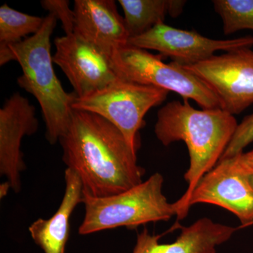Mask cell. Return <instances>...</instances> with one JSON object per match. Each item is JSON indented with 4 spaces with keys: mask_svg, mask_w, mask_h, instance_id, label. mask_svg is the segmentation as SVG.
Here are the masks:
<instances>
[{
    "mask_svg": "<svg viewBox=\"0 0 253 253\" xmlns=\"http://www.w3.org/2000/svg\"><path fill=\"white\" fill-rule=\"evenodd\" d=\"M59 141L63 162L79 176L84 194L106 197L143 182L145 170L136 152L121 130L99 115L73 110Z\"/></svg>",
    "mask_w": 253,
    "mask_h": 253,
    "instance_id": "cell-1",
    "label": "cell"
},
{
    "mask_svg": "<svg viewBox=\"0 0 253 253\" xmlns=\"http://www.w3.org/2000/svg\"><path fill=\"white\" fill-rule=\"evenodd\" d=\"M157 116L154 131L158 140L166 146L184 141L189 151L190 166L184 174L188 188L173 204L177 219H184L195 189L220 161L239 124L234 116L221 108L198 110L187 99L168 103Z\"/></svg>",
    "mask_w": 253,
    "mask_h": 253,
    "instance_id": "cell-2",
    "label": "cell"
},
{
    "mask_svg": "<svg viewBox=\"0 0 253 253\" xmlns=\"http://www.w3.org/2000/svg\"><path fill=\"white\" fill-rule=\"evenodd\" d=\"M54 15L44 18L38 33L9 46L13 61L22 69L18 85L33 95L41 106L46 126V139L56 144L67 130L77 95L66 92L55 73L51 54V36L57 23Z\"/></svg>",
    "mask_w": 253,
    "mask_h": 253,
    "instance_id": "cell-3",
    "label": "cell"
},
{
    "mask_svg": "<svg viewBox=\"0 0 253 253\" xmlns=\"http://www.w3.org/2000/svg\"><path fill=\"white\" fill-rule=\"evenodd\" d=\"M163 182L162 174L156 172L120 194L106 197L84 194L85 214L78 232L88 235L121 226L134 229L148 223L169 220L176 215L175 209L163 194Z\"/></svg>",
    "mask_w": 253,
    "mask_h": 253,
    "instance_id": "cell-4",
    "label": "cell"
},
{
    "mask_svg": "<svg viewBox=\"0 0 253 253\" xmlns=\"http://www.w3.org/2000/svg\"><path fill=\"white\" fill-rule=\"evenodd\" d=\"M163 59L162 55L127 44L116 50L110 60L121 79L172 91L204 109L221 108L219 99L204 82L181 65L166 63Z\"/></svg>",
    "mask_w": 253,
    "mask_h": 253,
    "instance_id": "cell-5",
    "label": "cell"
},
{
    "mask_svg": "<svg viewBox=\"0 0 253 253\" xmlns=\"http://www.w3.org/2000/svg\"><path fill=\"white\" fill-rule=\"evenodd\" d=\"M169 91L118 78L101 90L83 98L76 96L73 110L99 115L114 125L137 152L139 131L145 126L146 113L166 101Z\"/></svg>",
    "mask_w": 253,
    "mask_h": 253,
    "instance_id": "cell-6",
    "label": "cell"
},
{
    "mask_svg": "<svg viewBox=\"0 0 253 253\" xmlns=\"http://www.w3.org/2000/svg\"><path fill=\"white\" fill-rule=\"evenodd\" d=\"M183 67L207 84L219 99L221 109L233 116L242 113L253 104L251 48L214 55L201 62Z\"/></svg>",
    "mask_w": 253,
    "mask_h": 253,
    "instance_id": "cell-7",
    "label": "cell"
},
{
    "mask_svg": "<svg viewBox=\"0 0 253 253\" xmlns=\"http://www.w3.org/2000/svg\"><path fill=\"white\" fill-rule=\"evenodd\" d=\"M128 44L143 49L156 50L163 57L182 66L210 59L219 51L252 48L253 36L230 40H213L194 31H186L159 23L144 34L129 38Z\"/></svg>",
    "mask_w": 253,
    "mask_h": 253,
    "instance_id": "cell-8",
    "label": "cell"
},
{
    "mask_svg": "<svg viewBox=\"0 0 253 253\" xmlns=\"http://www.w3.org/2000/svg\"><path fill=\"white\" fill-rule=\"evenodd\" d=\"M53 62L62 70L78 98L104 89L118 79L111 57L76 35L54 40Z\"/></svg>",
    "mask_w": 253,
    "mask_h": 253,
    "instance_id": "cell-9",
    "label": "cell"
},
{
    "mask_svg": "<svg viewBox=\"0 0 253 253\" xmlns=\"http://www.w3.org/2000/svg\"><path fill=\"white\" fill-rule=\"evenodd\" d=\"M197 204L227 210L238 217L241 227L253 225V189L238 156L221 160L200 181L190 199V207Z\"/></svg>",
    "mask_w": 253,
    "mask_h": 253,
    "instance_id": "cell-10",
    "label": "cell"
},
{
    "mask_svg": "<svg viewBox=\"0 0 253 253\" xmlns=\"http://www.w3.org/2000/svg\"><path fill=\"white\" fill-rule=\"evenodd\" d=\"M36 109L26 97L14 93L0 109V174L14 192L21 189V174L26 166L21 151L25 136L38 131Z\"/></svg>",
    "mask_w": 253,
    "mask_h": 253,
    "instance_id": "cell-11",
    "label": "cell"
},
{
    "mask_svg": "<svg viewBox=\"0 0 253 253\" xmlns=\"http://www.w3.org/2000/svg\"><path fill=\"white\" fill-rule=\"evenodd\" d=\"M73 34L111 57L127 45L129 36L124 18L113 0H76Z\"/></svg>",
    "mask_w": 253,
    "mask_h": 253,
    "instance_id": "cell-12",
    "label": "cell"
},
{
    "mask_svg": "<svg viewBox=\"0 0 253 253\" xmlns=\"http://www.w3.org/2000/svg\"><path fill=\"white\" fill-rule=\"evenodd\" d=\"M236 228L201 218L189 226L172 244H159L161 235L144 229L137 234L133 253H216V247L230 239Z\"/></svg>",
    "mask_w": 253,
    "mask_h": 253,
    "instance_id": "cell-13",
    "label": "cell"
},
{
    "mask_svg": "<svg viewBox=\"0 0 253 253\" xmlns=\"http://www.w3.org/2000/svg\"><path fill=\"white\" fill-rule=\"evenodd\" d=\"M65 192L56 212L47 219H39L29 226L32 239L44 253H65L73 211L83 204L84 192L79 176L66 168Z\"/></svg>",
    "mask_w": 253,
    "mask_h": 253,
    "instance_id": "cell-14",
    "label": "cell"
},
{
    "mask_svg": "<svg viewBox=\"0 0 253 253\" xmlns=\"http://www.w3.org/2000/svg\"><path fill=\"white\" fill-rule=\"evenodd\" d=\"M129 38L144 34L156 25L164 23L168 14L176 18L182 13L183 0H119Z\"/></svg>",
    "mask_w": 253,
    "mask_h": 253,
    "instance_id": "cell-15",
    "label": "cell"
},
{
    "mask_svg": "<svg viewBox=\"0 0 253 253\" xmlns=\"http://www.w3.org/2000/svg\"><path fill=\"white\" fill-rule=\"evenodd\" d=\"M44 18L16 11L4 4L0 7V65L13 61L9 46L41 30Z\"/></svg>",
    "mask_w": 253,
    "mask_h": 253,
    "instance_id": "cell-16",
    "label": "cell"
},
{
    "mask_svg": "<svg viewBox=\"0 0 253 253\" xmlns=\"http://www.w3.org/2000/svg\"><path fill=\"white\" fill-rule=\"evenodd\" d=\"M212 3L222 21L224 34L253 31V0H214Z\"/></svg>",
    "mask_w": 253,
    "mask_h": 253,
    "instance_id": "cell-17",
    "label": "cell"
},
{
    "mask_svg": "<svg viewBox=\"0 0 253 253\" xmlns=\"http://www.w3.org/2000/svg\"><path fill=\"white\" fill-rule=\"evenodd\" d=\"M253 142V113L244 118L237 128L221 160L235 157L244 153L245 148Z\"/></svg>",
    "mask_w": 253,
    "mask_h": 253,
    "instance_id": "cell-18",
    "label": "cell"
},
{
    "mask_svg": "<svg viewBox=\"0 0 253 253\" xmlns=\"http://www.w3.org/2000/svg\"><path fill=\"white\" fill-rule=\"evenodd\" d=\"M43 9L54 15L62 23L66 35L73 34L74 31L75 14L71 9L68 0H43L41 1Z\"/></svg>",
    "mask_w": 253,
    "mask_h": 253,
    "instance_id": "cell-19",
    "label": "cell"
},
{
    "mask_svg": "<svg viewBox=\"0 0 253 253\" xmlns=\"http://www.w3.org/2000/svg\"><path fill=\"white\" fill-rule=\"evenodd\" d=\"M239 162L246 167L253 168V150L238 155Z\"/></svg>",
    "mask_w": 253,
    "mask_h": 253,
    "instance_id": "cell-20",
    "label": "cell"
},
{
    "mask_svg": "<svg viewBox=\"0 0 253 253\" xmlns=\"http://www.w3.org/2000/svg\"><path fill=\"white\" fill-rule=\"evenodd\" d=\"M238 159H239V158H238ZM240 164H241V166H242L243 168H244L245 175H246V179H247L250 185H251V187H252L253 189V168L246 167V166H243L241 163H240Z\"/></svg>",
    "mask_w": 253,
    "mask_h": 253,
    "instance_id": "cell-21",
    "label": "cell"
},
{
    "mask_svg": "<svg viewBox=\"0 0 253 253\" xmlns=\"http://www.w3.org/2000/svg\"><path fill=\"white\" fill-rule=\"evenodd\" d=\"M10 189H11V187L7 181H5L4 183L1 184V186H0V197H1V199L7 195L8 191H9Z\"/></svg>",
    "mask_w": 253,
    "mask_h": 253,
    "instance_id": "cell-22",
    "label": "cell"
}]
</instances>
